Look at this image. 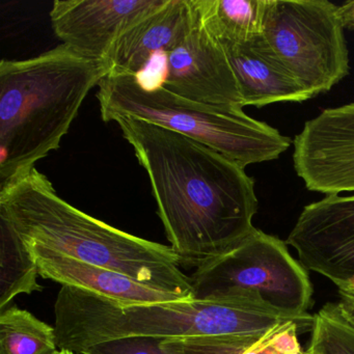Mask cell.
Segmentation results:
<instances>
[{
    "label": "cell",
    "mask_w": 354,
    "mask_h": 354,
    "mask_svg": "<svg viewBox=\"0 0 354 354\" xmlns=\"http://www.w3.org/2000/svg\"><path fill=\"white\" fill-rule=\"evenodd\" d=\"M339 304L342 313L354 323V298L349 296L341 295V301Z\"/></svg>",
    "instance_id": "obj_22"
},
{
    "label": "cell",
    "mask_w": 354,
    "mask_h": 354,
    "mask_svg": "<svg viewBox=\"0 0 354 354\" xmlns=\"http://www.w3.org/2000/svg\"><path fill=\"white\" fill-rule=\"evenodd\" d=\"M0 310H5L19 294L41 291L39 270L30 250L11 221L0 214Z\"/></svg>",
    "instance_id": "obj_16"
},
{
    "label": "cell",
    "mask_w": 354,
    "mask_h": 354,
    "mask_svg": "<svg viewBox=\"0 0 354 354\" xmlns=\"http://www.w3.org/2000/svg\"><path fill=\"white\" fill-rule=\"evenodd\" d=\"M198 17L221 44H244L262 35L267 0H196Z\"/></svg>",
    "instance_id": "obj_15"
},
{
    "label": "cell",
    "mask_w": 354,
    "mask_h": 354,
    "mask_svg": "<svg viewBox=\"0 0 354 354\" xmlns=\"http://www.w3.org/2000/svg\"><path fill=\"white\" fill-rule=\"evenodd\" d=\"M293 146L294 169L306 189L325 196L354 192V102L306 121Z\"/></svg>",
    "instance_id": "obj_9"
},
{
    "label": "cell",
    "mask_w": 354,
    "mask_h": 354,
    "mask_svg": "<svg viewBox=\"0 0 354 354\" xmlns=\"http://www.w3.org/2000/svg\"><path fill=\"white\" fill-rule=\"evenodd\" d=\"M299 324L295 321H286L265 333L243 354H302L298 342Z\"/></svg>",
    "instance_id": "obj_19"
},
{
    "label": "cell",
    "mask_w": 354,
    "mask_h": 354,
    "mask_svg": "<svg viewBox=\"0 0 354 354\" xmlns=\"http://www.w3.org/2000/svg\"><path fill=\"white\" fill-rule=\"evenodd\" d=\"M302 354H308V353H306V352H304V353H302Z\"/></svg>",
    "instance_id": "obj_24"
},
{
    "label": "cell",
    "mask_w": 354,
    "mask_h": 354,
    "mask_svg": "<svg viewBox=\"0 0 354 354\" xmlns=\"http://www.w3.org/2000/svg\"><path fill=\"white\" fill-rule=\"evenodd\" d=\"M75 352L71 351V350L68 349H61L59 351L55 352V354H74Z\"/></svg>",
    "instance_id": "obj_23"
},
{
    "label": "cell",
    "mask_w": 354,
    "mask_h": 354,
    "mask_svg": "<svg viewBox=\"0 0 354 354\" xmlns=\"http://www.w3.org/2000/svg\"><path fill=\"white\" fill-rule=\"evenodd\" d=\"M55 327L17 306L0 310V354H55Z\"/></svg>",
    "instance_id": "obj_17"
},
{
    "label": "cell",
    "mask_w": 354,
    "mask_h": 354,
    "mask_svg": "<svg viewBox=\"0 0 354 354\" xmlns=\"http://www.w3.org/2000/svg\"><path fill=\"white\" fill-rule=\"evenodd\" d=\"M57 347L75 353L126 337L165 339L264 335L288 319L198 300L125 304L63 286L57 294Z\"/></svg>",
    "instance_id": "obj_4"
},
{
    "label": "cell",
    "mask_w": 354,
    "mask_h": 354,
    "mask_svg": "<svg viewBox=\"0 0 354 354\" xmlns=\"http://www.w3.org/2000/svg\"><path fill=\"white\" fill-rule=\"evenodd\" d=\"M196 20V0H167L113 43L104 59L109 74L140 76L153 57L180 44Z\"/></svg>",
    "instance_id": "obj_12"
},
{
    "label": "cell",
    "mask_w": 354,
    "mask_h": 354,
    "mask_svg": "<svg viewBox=\"0 0 354 354\" xmlns=\"http://www.w3.org/2000/svg\"><path fill=\"white\" fill-rule=\"evenodd\" d=\"M0 214L28 244L111 269L194 300L192 279L171 246L136 237L70 205L36 167L0 187Z\"/></svg>",
    "instance_id": "obj_2"
},
{
    "label": "cell",
    "mask_w": 354,
    "mask_h": 354,
    "mask_svg": "<svg viewBox=\"0 0 354 354\" xmlns=\"http://www.w3.org/2000/svg\"><path fill=\"white\" fill-rule=\"evenodd\" d=\"M337 7L326 0H267L262 39L312 98L349 74Z\"/></svg>",
    "instance_id": "obj_7"
},
{
    "label": "cell",
    "mask_w": 354,
    "mask_h": 354,
    "mask_svg": "<svg viewBox=\"0 0 354 354\" xmlns=\"http://www.w3.org/2000/svg\"><path fill=\"white\" fill-rule=\"evenodd\" d=\"M286 244L306 269L354 298V194H330L304 207Z\"/></svg>",
    "instance_id": "obj_8"
},
{
    "label": "cell",
    "mask_w": 354,
    "mask_h": 354,
    "mask_svg": "<svg viewBox=\"0 0 354 354\" xmlns=\"http://www.w3.org/2000/svg\"><path fill=\"white\" fill-rule=\"evenodd\" d=\"M159 84L194 102L244 107L227 53L204 28L198 13L187 36L165 55V74Z\"/></svg>",
    "instance_id": "obj_10"
},
{
    "label": "cell",
    "mask_w": 354,
    "mask_h": 354,
    "mask_svg": "<svg viewBox=\"0 0 354 354\" xmlns=\"http://www.w3.org/2000/svg\"><path fill=\"white\" fill-rule=\"evenodd\" d=\"M146 169L171 248L200 266L239 245L259 203L245 169L202 142L134 118L115 120Z\"/></svg>",
    "instance_id": "obj_1"
},
{
    "label": "cell",
    "mask_w": 354,
    "mask_h": 354,
    "mask_svg": "<svg viewBox=\"0 0 354 354\" xmlns=\"http://www.w3.org/2000/svg\"><path fill=\"white\" fill-rule=\"evenodd\" d=\"M98 86L103 121L144 120L202 142L243 169L279 158L293 142L241 107L194 102L160 84L147 86L138 75L109 74Z\"/></svg>",
    "instance_id": "obj_5"
},
{
    "label": "cell",
    "mask_w": 354,
    "mask_h": 354,
    "mask_svg": "<svg viewBox=\"0 0 354 354\" xmlns=\"http://www.w3.org/2000/svg\"><path fill=\"white\" fill-rule=\"evenodd\" d=\"M165 339L153 337H126L91 346L82 354H175L163 346Z\"/></svg>",
    "instance_id": "obj_20"
},
{
    "label": "cell",
    "mask_w": 354,
    "mask_h": 354,
    "mask_svg": "<svg viewBox=\"0 0 354 354\" xmlns=\"http://www.w3.org/2000/svg\"><path fill=\"white\" fill-rule=\"evenodd\" d=\"M337 16H339L344 28L354 30V0L339 6Z\"/></svg>",
    "instance_id": "obj_21"
},
{
    "label": "cell",
    "mask_w": 354,
    "mask_h": 354,
    "mask_svg": "<svg viewBox=\"0 0 354 354\" xmlns=\"http://www.w3.org/2000/svg\"><path fill=\"white\" fill-rule=\"evenodd\" d=\"M103 61L62 44L38 57L0 63V187L57 150L94 86Z\"/></svg>",
    "instance_id": "obj_3"
},
{
    "label": "cell",
    "mask_w": 354,
    "mask_h": 354,
    "mask_svg": "<svg viewBox=\"0 0 354 354\" xmlns=\"http://www.w3.org/2000/svg\"><path fill=\"white\" fill-rule=\"evenodd\" d=\"M308 354H354V323L339 304H327L314 316Z\"/></svg>",
    "instance_id": "obj_18"
},
{
    "label": "cell",
    "mask_w": 354,
    "mask_h": 354,
    "mask_svg": "<svg viewBox=\"0 0 354 354\" xmlns=\"http://www.w3.org/2000/svg\"><path fill=\"white\" fill-rule=\"evenodd\" d=\"M167 0H55L53 32L63 44L95 61L104 62L113 43L133 24Z\"/></svg>",
    "instance_id": "obj_11"
},
{
    "label": "cell",
    "mask_w": 354,
    "mask_h": 354,
    "mask_svg": "<svg viewBox=\"0 0 354 354\" xmlns=\"http://www.w3.org/2000/svg\"><path fill=\"white\" fill-rule=\"evenodd\" d=\"M239 86L243 106L301 103L312 97L279 63L262 35L244 44H221Z\"/></svg>",
    "instance_id": "obj_14"
},
{
    "label": "cell",
    "mask_w": 354,
    "mask_h": 354,
    "mask_svg": "<svg viewBox=\"0 0 354 354\" xmlns=\"http://www.w3.org/2000/svg\"><path fill=\"white\" fill-rule=\"evenodd\" d=\"M26 244L38 266L39 274L63 286L78 288L125 306L183 300L176 294L142 285L123 273L88 264L36 244Z\"/></svg>",
    "instance_id": "obj_13"
},
{
    "label": "cell",
    "mask_w": 354,
    "mask_h": 354,
    "mask_svg": "<svg viewBox=\"0 0 354 354\" xmlns=\"http://www.w3.org/2000/svg\"><path fill=\"white\" fill-rule=\"evenodd\" d=\"M192 297L313 326V287L285 242L254 229L239 245L196 268Z\"/></svg>",
    "instance_id": "obj_6"
}]
</instances>
